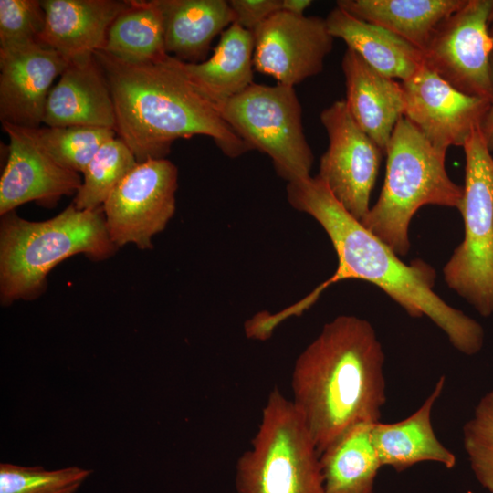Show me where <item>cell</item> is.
Masks as SVG:
<instances>
[{
  "instance_id": "6da1fadb",
  "label": "cell",
  "mask_w": 493,
  "mask_h": 493,
  "mask_svg": "<svg viewBox=\"0 0 493 493\" xmlns=\"http://www.w3.org/2000/svg\"><path fill=\"white\" fill-rule=\"evenodd\" d=\"M287 197L294 209L309 215L323 227L338 257L333 276L288 307L293 316L308 309L330 285L361 279L377 286L411 317L430 319L458 351L474 355L482 349V326L434 291L435 269L420 259L403 262L346 211L317 175L288 183Z\"/></svg>"
},
{
  "instance_id": "7a4b0ae2",
  "label": "cell",
  "mask_w": 493,
  "mask_h": 493,
  "mask_svg": "<svg viewBox=\"0 0 493 493\" xmlns=\"http://www.w3.org/2000/svg\"><path fill=\"white\" fill-rule=\"evenodd\" d=\"M384 354L372 324L341 315L298 356L292 403L319 455L352 426L380 422L386 402Z\"/></svg>"
},
{
  "instance_id": "3957f363",
  "label": "cell",
  "mask_w": 493,
  "mask_h": 493,
  "mask_svg": "<svg viewBox=\"0 0 493 493\" xmlns=\"http://www.w3.org/2000/svg\"><path fill=\"white\" fill-rule=\"evenodd\" d=\"M94 54L110 89L116 133L138 163L163 159L176 140L195 135L212 138L229 158L252 150L194 85L180 59L167 55L131 64L102 50Z\"/></svg>"
},
{
  "instance_id": "277c9868",
  "label": "cell",
  "mask_w": 493,
  "mask_h": 493,
  "mask_svg": "<svg viewBox=\"0 0 493 493\" xmlns=\"http://www.w3.org/2000/svg\"><path fill=\"white\" fill-rule=\"evenodd\" d=\"M1 217L3 305L39 296L49 271L73 255L85 254L93 260H103L118 248L108 234L102 206L79 210L71 204L55 217L41 222L25 220L15 211Z\"/></svg>"
},
{
  "instance_id": "5b68a950",
  "label": "cell",
  "mask_w": 493,
  "mask_h": 493,
  "mask_svg": "<svg viewBox=\"0 0 493 493\" xmlns=\"http://www.w3.org/2000/svg\"><path fill=\"white\" fill-rule=\"evenodd\" d=\"M446 153L406 118L396 123L384 152L381 194L361 223L398 256L409 252L410 222L422 206H461L464 188L448 176Z\"/></svg>"
},
{
  "instance_id": "8992f818",
  "label": "cell",
  "mask_w": 493,
  "mask_h": 493,
  "mask_svg": "<svg viewBox=\"0 0 493 493\" xmlns=\"http://www.w3.org/2000/svg\"><path fill=\"white\" fill-rule=\"evenodd\" d=\"M236 493H324L320 455L304 419L278 387L251 446L237 459Z\"/></svg>"
},
{
  "instance_id": "52a82bcc",
  "label": "cell",
  "mask_w": 493,
  "mask_h": 493,
  "mask_svg": "<svg viewBox=\"0 0 493 493\" xmlns=\"http://www.w3.org/2000/svg\"><path fill=\"white\" fill-rule=\"evenodd\" d=\"M463 149L465 184L458 210L465 236L443 274L451 289L488 317L493 313V157L479 128Z\"/></svg>"
},
{
  "instance_id": "ba28073f",
  "label": "cell",
  "mask_w": 493,
  "mask_h": 493,
  "mask_svg": "<svg viewBox=\"0 0 493 493\" xmlns=\"http://www.w3.org/2000/svg\"><path fill=\"white\" fill-rule=\"evenodd\" d=\"M220 112L252 150L271 158L279 177L288 183L310 177L314 155L294 87L253 83L229 99Z\"/></svg>"
},
{
  "instance_id": "9c48e42d",
  "label": "cell",
  "mask_w": 493,
  "mask_h": 493,
  "mask_svg": "<svg viewBox=\"0 0 493 493\" xmlns=\"http://www.w3.org/2000/svg\"><path fill=\"white\" fill-rule=\"evenodd\" d=\"M493 0H466L442 21L423 51L425 65L459 91L491 99Z\"/></svg>"
},
{
  "instance_id": "30bf717a",
  "label": "cell",
  "mask_w": 493,
  "mask_h": 493,
  "mask_svg": "<svg viewBox=\"0 0 493 493\" xmlns=\"http://www.w3.org/2000/svg\"><path fill=\"white\" fill-rule=\"evenodd\" d=\"M177 167L168 159L139 163L117 185L102 205L112 243L152 247V239L162 232L175 212Z\"/></svg>"
},
{
  "instance_id": "8fae6325",
  "label": "cell",
  "mask_w": 493,
  "mask_h": 493,
  "mask_svg": "<svg viewBox=\"0 0 493 493\" xmlns=\"http://www.w3.org/2000/svg\"><path fill=\"white\" fill-rule=\"evenodd\" d=\"M320 118L329 146L317 176L346 211L362 222L371 208L383 152L353 120L345 100L334 101Z\"/></svg>"
},
{
  "instance_id": "7c38bea8",
  "label": "cell",
  "mask_w": 493,
  "mask_h": 493,
  "mask_svg": "<svg viewBox=\"0 0 493 493\" xmlns=\"http://www.w3.org/2000/svg\"><path fill=\"white\" fill-rule=\"evenodd\" d=\"M254 69L294 87L323 69L334 37L326 19L278 11L252 31Z\"/></svg>"
},
{
  "instance_id": "4fadbf2b",
  "label": "cell",
  "mask_w": 493,
  "mask_h": 493,
  "mask_svg": "<svg viewBox=\"0 0 493 493\" xmlns=\"http://www.w3.org/2000/svg\"><path fill=\"white\" fill-rule=\"evenodd\" d=\"M404 95V117L435 148L446 152L462 146L478 129L490 100L465 94L425 65L401 82Z\"/></svg>"
},
{
  "instance_id": "5bb4252c",
  "label": "cell",
  "mask_w": 493,
  "mask_h": 493,
  "mask_svg": "<svg viewBox=\"0 0 493 493\" xmlns=\"http://www.w3.org/2000/svg\"><path fill=\"white\" fill-rule=\"evenodd\" d=\"M68 65V60L41 42L0 48L1 121L38 128L51 85Z\"/></svg>"
},
{
  "instance_id": "9a60e30c",
  "label": "cell",
  "mask_w": 493,
  "mask_h": 493,
  "mask_svg": "<svg viewBox=\"0 0 493 493\" xmlns=\"http://www.w3.org/2000/svg\"><path fill=\"white\" fill-rule=\"evenodd\" d=\"M9 139L8 157L0 179V215L30 201L54 205L64 195L76 194L82 180L79 173L51 159L28 128L2 122Z\"/></svg>"
},
{
  "instance_id": "2e32d148",
  "label": "cell",
  "mask_w": 493,
  "mask_h": 493,
  "mask_svg": "<svg viewBox=\"0 0 493 493\" xmlns=\"http://www.w3.org/2000/svg\"><path fill=\"white\" fill-rule=\"evenodd\" d=\"M59 77L46 103L43 122L47 126H87L115 131L110 89L95 54L70 60Z\"/></svg>"
},
{
  "instance_id": "e0dca14e",
  "label": "cell",
  "mask_w": 493,
  "mask_h": 493,
  "mask_svg": "<svg viewBox=\"0 0 493 493\" xmlns=\"http://www.w3.org/2000/svg\"><path fill=\"white\" fill-rule=\"evenodd\" d=\"M341 68L348 110L384 154L393 129L404 113L402 84L375 70L348 47L342 57Z\"/></svg>"
},
{
  "instance_id": "ac0fdd59",
  "label": "cell",
  "mask_w": 493,
  "mask_h": 493,
  "mask_svg": "<svg viewBox=\"0 0 493 493\" xmlns=\"http://www.w3.org/2000/svg\"><path fill=\"white\" fill-rule=\"evenodd\" d=\"M46 22L40 42L72 59L102 50L111 24L128 6L120 0H41Z\"/></svg>"
},
{
  "instance_id": "d6986e66",
  "label": "cell",
  "mask_w": 493,
  "mask_h": 493,
  "mask_svg": "<svg viewBox=\"0 0 493 493\" xmlns=\"http://www.w3.org/2000/svg\"><path fill=\"white\" fill-rule=\"evenodd\" d=\"M445 382V376L440 377L424 404L405 419L372 424L371 438L382 467L401 472L426 461L449 469L456 466V456L438 440L431 421L434 404L443 392Z\"/></svg>"
},
{
  "instance_id": "ffe728a7",
  "label": "cell",
  "mask_w": 493,
  "mask_h": 493,
  "mask_svg": "<svg viewBox=\"0 0 493 493\" xmlns=\"http://www.w3.org/2000/svg\"><path fill=\"white\" fill-rule=\"evenodd\" d=\"M325 19L334 38L342 39L348 48L388 78L404 81L425 65L421 50L389 30L360 19L338 6Z\"/></svg>"
},
{
  "instance_id": "44dd1931",
  "label": "cell",
  "mask_w": 493,
  "mask_h": 493,
  "mask_svg": "<svg viewBox=\"0 0 493 493\" xmlns=\"http://www.w3.org/2000/svg\"><path fill=\"white\" fill-rule=\"evenodd\" d=\"M167 54L186 63L205 61L211 43L235 22L226 0H157Z\"/></svg>"
},
{
  "instance_id": "7402d4cb",
  "label": "cell",
  "mask_w": 493,
  "mask_h": 493,
  "mask_svg": "<svg viewBox=\"0 0 493 493\" xmlns=\"http://www.w3.org/2000/svg\"><path fill=\"white\" fill-rule=\"evenodd\" d=\"M253 55L252 32L234 23L221 34L208 59L183 61V66L194 85L220 110L229 99L254 83Z\"/></svg>"
},
{
  "instance_id": "603a6c76",
  "label": "cell",
  "mask_w": 493,
  "mask_h": 493,
  "mask_svg": "<svg viewBox=\"0 0 493 493\" xmlns=\"http://www.w3.org/2000/svg\"><path fill=\"white\" fill-rule=\"evenodd\" d=\"M466 0H340L337 6L383 27L422 52L438 25Z\"/></svg>"
},
{
  "instance_id": "cb8c5ba5",
  "label": "cell",
  "mask_w": 493,
  "mask_h": 493,
  "mask_svg": "<svg viewBox=\"0 0 493 493\" xmlns=\"http://www.w3.org/2000/svg\"><path fill=\"white\" fill-rule=\"evenodd\" d=\"M374 423H361L320 455L324 493H372L382 467L371 438Z\"/></svg>"
},
{
  "instance_id": "d4e9b609",
  "label": "cell",
  "mask_w": 493,
  "mask_h": 493,
  "mask_svg": "<svg viewBox=\"0 0 493 493\" xmlns=\"http://www.w3.org/2000/svg\"><path fill=\"white\" fill-rule=\"evenodd\" d=\"M103 52L131 64L161 59L167 54L162 11L157 0H129L111 24Z\"/></svg>"
},
{
  "instance_id": "484cf974",
  "label": "cell",
  "mask_w": 493,
  "mask_h": 493,
  "mask_svg": "<svg viewBox=\"0 0 493 493\" xmlns=\"http://www.w3.org/2000/svg\"><path fill=\"white\" fill-rule=\"evenodd\" d=\"M137 164L133 152L120 137L108 140L82 173V184L73 205L79 210L101 207L111 192Z\"/></svg>"
},
{
  "instance_id": "4316f807",
  "label": "cell",
  "mask_w": 493,
  "mask_h": 493,
  "mask_svg": "<svg viewBox=\"0 0 493 493\" xmlns=\"http://www.w3.org/2000/svg\"><path fill=\"white\" fill-rule=\"evenodd\" d=\"M28 130L51 159L77 173H83L100 147L117 135L112 129L87 126H47Z\"/></svg>"
},
{
  "instance_id": "83f0119b",
  "label": "cell",
  "mask_w": 493,
  "mask_h": 493,
  "mask_svg": "<svg viewBox=\"0 0 493 493\" xmlns=\"http://www.w3.org/2000/svg\"><path fill=\"white\" fill-rule=\"evenodd\" d=\"M91 472L79 467L45 470L2 463L0 493H74Z\"/></svg>"
},
{
  "instance_id": "f1b7e54d",
  "label": "cell",
  "mask_w": 493,
  "mask_h": 493,
  "mask_svg": "<svg viewBox=\"0 0 493 493\" xmlns=\"http://www.w3.org/2000/svg\"><path fill=\"white\" fill-rule=\"evenodd\" d=\"M463 446L477 480L493 493V389L481 397L464 425Z\"/></svg>"
},
{
  "instance_id": "f546056e",
  "label": "cell",
  "mask_w": 493,
  "mask_h": 493,
  "mask_svg": "<svg viewBox=\"0 0 493 493\" xmlns=\"http://www.w3.org/2000/svg\"><path fill=\"white\" fill-rule=\"evenodd\" d=\"M45 22L39 0H0V48L40 42Z\"/></svg>"
},
{
  "instance_id": "4dcf8cb0",
  "label": "cell",
  "mask_w": 493,
  "mask_h": 493,
  "mask_svg": "<svg viewBox=\"0 0 493 493\" xmlns=\"http://www.w3.org/2000/svg\"><path fill=\"white\" fill-rule=\"evenodd\" d=\"M236 24L253 31L269 16L281 10L282 0H230Z\"/></svg>"
},
{
  "instance_id": "1f68e13d",
  "label": "cell",
  "mask_w": 493,
  "mask_h": 493,
  "mask_svg": "<svg viewBox=\"0 0 493 493\" xmlns=\"http://www.w3.org/2000/svg\"><path fill=\"white\" fill-rule=\"evenodd\" d=\"M491 79L493 87V55L491 57ZM480 132L486 142V144L490 151L493 152V91L490 99V103L488 111L486 112L480 126Z\"/></svg>"
},
{
  "instance_id": "d6a6232c",
  "label": "cell",
  "mask_w": 493,
  "mask_h": 493,
  "mask_svg": "<svg viewBox=\"0 0 493 493\" xmlns=\"http://www.w3.org/2000/svg\"><path fill=\"white\" fill-rule=\"evenodd\" d=\"M312 4L310 0H282L281 11L304 16L305 10Z\"/></svg>"
},
{
  "instance_id": "836d02e7",
  "label": "cell",
  "mask_w": 493,
  "mask_h": 493,
  "mask_svg": "<svg viewBox=\"0 0 493 493\" xmlns=\"http://www.w3.org/2000/svg\"><path fill=\"white\" fill-rule=\"evenodd\" d=\"M488 28H489L490 37L493 40V3H492V7H491V11H490L489 18H488Z\"/></svg>"
}]
</instances>
